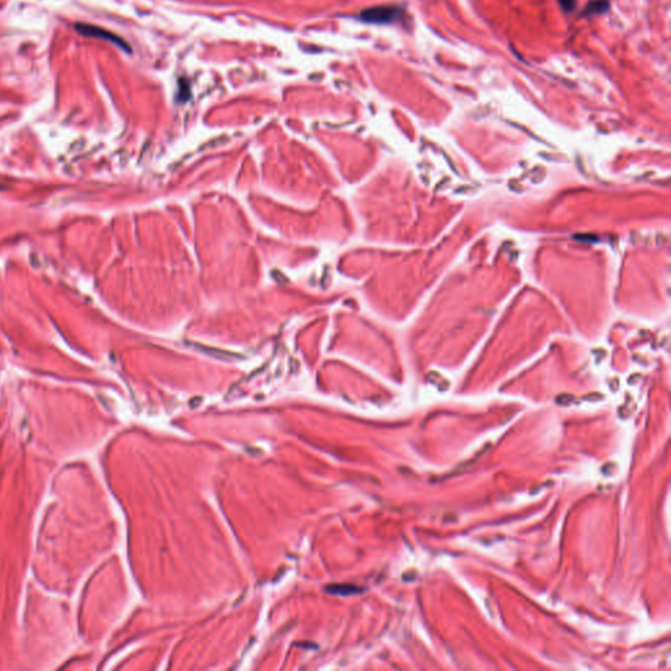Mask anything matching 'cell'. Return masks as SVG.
Here are the masks:
<instances>
[{"label": "cell", "instance_id": "1", "mask_svg": "<svg viewBox=\"0 0 671 671\" xmlns=\"http://www.w3.org/2000/svg\"><path fill=\"white\" fill-rule=\"evenodd\" d=\"M75 30L83 36V37L88 38H98V39H104V41H108L111 42L113 45H116L117 48H120L121 50L126 51L127 54L131 53V48L130 45L125 41L124 38L117 36L112 33L111 30L108 29H104L101 26H98V25L86 24V23H79V24H75Z\"/></svg>", "mask_w": 671, "mask_h": 671}, {"label": "cell", "instance_id": "2", "mask_svg": "<svg viewBox=\"0 0 671 671\" xmlns=\"http://www.w3.org/2000/svg\"><path fill=\"white\" fill-rule=\"evenodd\" d=\"M401 15V8L398 6H376L363 10L360 19L363 23L369 24H389L396 21Z\"/></svg>", "mask_w": 671, "mask_h": 671}, {"label": "cell", "instance_id": "3", "mask_svg": "<svg viewBox=\"0 0 671 671\" xmlns=\"http://www.w3.org/2000/svg\"><path fill=\"white\" fill-rule=\"evenodd\" d=\"M177 96H178L180 101H184V102L190 98V86H189V82H187L185 77L180 79V82H178V93H177Z\"/></svg>", "mask_w": 671, "mask_h": 671}, {"label": "cell", "instance_id": "4", "mask_svg": "<svg viewBox=\"0 0 671 671\" xmlns=\"http://www.w3.org/2000/svg\"><path fill=\"white\" fill-rule=\"evenodd\" d=\"M609 8V3L605 1V0H597V1H593L586 10H585V13H597L603 12Z\"/></svg>", "mask_w": 671, "mask_h": 671}, {"label": "cell", "instance_id": "5", "mask_svg": "<svg viewBox=\"0 0 671 671\" xmlns=\"http://www.w3.org/2000/svg\"><path fill=\"white\" fill-rule=\"evenodd\" d=\"M559 1L565 11H572L576 6V0H559Z\"/></svg>", "mask_w": 671, "mask_h": 671}]
</instances>
